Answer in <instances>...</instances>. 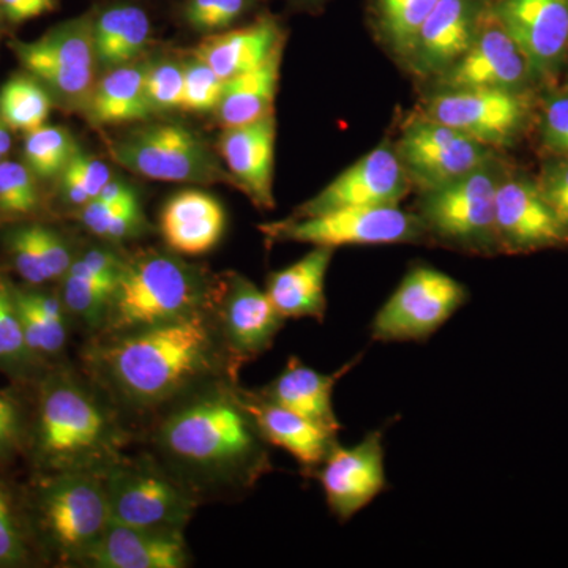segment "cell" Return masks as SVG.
I'll use <instances>...</instances> for the list:
<instances>
[{"label":"cell","mask_w":568,"mask_h":568,"mask_svg":"<svg viewBox=\"0 0 568 568\" xmlns=\"http://www.w3.org/2000/svg\"><path fill=\"white\" fill-rule=\"evenodd\" d=\"M357 361L358 358H354V362L336 369L332 375H324L306 366L301 358L290 357L283 372L267 386L260 388L257 394L275 405L286 407L315 424L339 433L342 425L335 416L332 396H334L336 383L353 368Z\"/></svg>","instance_id":"26"},{"label":"cell","mask_w":568,"mask_h":568,"mask_svg":"<svg viewBox=\"0 0 568 568\" xmlns=\"http://www.w3.org/2000/svg\"><path fill=\"white\" fill-rule=\"evenodd\" d=\"M272 242H297L325 248L424 244L428 235L417 213L388 207L339 209L313 216H291L260 226Z\"/></svg>","instance_id":"8"},{"label":"cell","mask_w":568,"mask_h":568,"mask_svg":"<svg viewBox=\"0 0 568 568\" xmlns=\"http://www.w3.org/2000/svg\"><path fill=\"white\" fill-rule=\"evenodd\" d=\"M82 365L125 417H156L197 388L239 381L242 368L224 345L212 305L174 323L92 336Z\"/></svg>","instance_id":"1"},{"label":"cell","mask_w":568,"mask_h":568,"mask_svg":"<svg viewBox=\"0 0 568 568\" xmlns=\"http://www.w3.org/2000/svg\"><path fill=\"white\" fill-rule=\"evenodd\" d=\"M58 3V0H0V17L11 24H22L51 13Z\"/></svg>","instance_id":"48"},{"label":"cell","mask_w":568,"mask_h":568,"mask_svg":"<svg viewBox=\"0 0 568 568\" xmlns=\"http://www.w3.org/2000/svg\"><path fill=\"white\" fill-rule=\"evenodd\" d=\"M3 160H7L6 156L0 155V162H3Z\"/></svg>","instance_id":"49"},{"label":"cell","mask_w":568,"mask_h":568,"mask_svg":"<svg viewBox=\"0 0 568 568\" xmlns=\"http://www.w3.org/2000/svg\"><path fill=\"white\" fill-rule=\"evenodd\" d=\"M540 130L545 148L568 159V82L545 103Z\"/></svg>","instance_id":"45"},{"label":"cell","mask_w":568,"mask_h":568,"mask_svg":"<svg viewBox=\"0 0 568 568\" xmlns=\"http://www.w3.org/2000/svg\"><path fill=\"white\" fill-rule=\"evenodd\" d=\"M496 235L500 253L537 252L568 244V233L541 196L537 183L503 178L496 193Z\"/></svg>","instance_id":"18"},{"label":"cell","mask_w":568,"mask_h":568,"mask_svg":"<svg viewBox=\"0 0 568 568\" xmlns=\"http://www.w3.org/2000/svg\"><path fill=\"white\" fill-rule=\"evenodd\" d=\"M242 402L268 446L287 452L305 474H316L328 452L338 444V432L268 402L257 390L242 387Z\"/></svg>","instance_id":"24"},{"label":"cell","mask_w":568,"mask_h":568,"mask_svg":"<svg viewBox=\"0 0 568 568\" xmlns=\"http://www.w3.org/2000/svg\"><path fill=\"white\" fill-rule=\"evenodd\" d=\"M112 178L111 168L103 160L78 149L58 178L59 200L78 212L95 200Z\"/></svg>","instance_id":"39"},{"label":"cell","mask_w":568,"mask_h":568,"mask_svg":"<svg viewBox=\"0 0 568 568\" xmlns=\"http://www.w3.org/2000/svg\"><path fill=\"white\" fill-rule=\"evenodd\" d=\"M226 81L200 59L183 63L182 111L212 112L219 108Z\"/></svg>","instance_id":"42"},{"label":"cell","mask_w":568,"mask_h":568,"mask_svg":"<svg viewBox=\"0 0 568 568\" xmlns=\"http://www.w3.org/2000/svg\"><path fill=\"white\" fill-rule=\"evenodd\" d=\"M334 252V248L315 246L294 264L268 275L265 294L284 320L324 321L327 312L325 276Z\"/></svg>","instance_id":"28"},{"label":"cell","mask_w":568,"mask_h":568,"mask_svg":"<svg viewBox=\"0 0 568 568\" xmlns=\"http://www.w3.org/2000/svg\"><path fill=\"white\" fill-rule=\"evenodd\" d=\"M18 61L65 110H84L95 85L92 17L61 22L33 41L11 43Z\"/></svg>","instance_id":"10"},{"label":"cell","mask_w":568,"mask_h":568,"mask_svg":"<svg viewBox=\"0 0 568 568\" xmlns=\"http://www.w3.org/2000/svg\"><path fill=\"white\" fill-rule=\"evenodd\" d=\"M41 207V194L36 174L26 163L0 162V220L18 222L36 215Z\"/></svg>","instance_id":"40"},{"label":"cell","mask_w":568,"mask_h":568,"mask_svg":"<svg viewBox=\"0 0 568 568\" xmlns=\"http://www.w3.org/2000/svg\"><path fill=\"white\" fill-rule=\"evenodd\" d=\"M413 189L395 145L381 144L334 179L293 216H313L339 209L398 205Z\"/></svg>","instance_id":"15"},{"label":"cell","mask_w":568,"mask_h":568,"mask_svg":"<svg viewBox=\"0 0 568 568\" xmlns=\"http://www.w3.org/2000/svg\"><path fill=\"white\" fill-rule=\"evenodd\" d=\"M462 283L432 265L410 268L373 317L372 338L383 343L425 342L466 304Z\"/></svg>","instance_id":"11"},{"label":"cell","mask_w":568,"mask_h":568,"mask_svg":"<svg viewBox=\"0 0 568 568\" xmlns=\"http://www.w3.org/2000/svg\"><path fill=\"white\" fill-rule=\"evenodd\" d=\"M33 462L43 476L100 474L125 455L126 417L88 376L55 366L41 376L31 429Z\"/></svg>","instance_id":"3"},{"label":"cell","mask_w":568,"mask_h":568,"mask_svg":"<svg viewBox=\"0 0 568 568\" xmlns=\"http://www.w3.org/2000/svg\"><path fill=\"white\" fill-rule=\"evenodd\" d=\"M315 476L331 514L349 521L386 489L383 433H368L353 447L335 444Z\"/></svg>","instance_id":"17"},{"label":"cell","mask_w":568,"mask_h":568,"mask_svg":"<svg viewBox=\"0 0 568 568\" xmlns=\"http://www.w3.org/2000/svg\"><path fill=\"white\" fill-rule=\"evenodd\" d=\"M77 219L89 233L108 244L141 237L149 230L140 196L122 203L93 200L77 212Z\"/></svg>","instance_id":"35"},{"label":"cell","mask_w":568,"mask_h":568,"mask_svg":"<svg viewBox=\"0 0 568 568\" xmlns=\"http://www.w3.org/2000/svg\"><path fill=\"white\" fill-rule=\"evenodd\" d=\"M51 93L32 74H17L0 89V118L14 132L29 133L47 125L52 106Z\"/></svg>","instance_id":"34"},{"label":"cell","mask_w":568,"mask_h":568,"mask_svg":"<svg viewBox=\"0 0 568 568\" xmlns=\"http://www.w3.org/2000/svg\"><path fill=\"white\" fill-rule=\"evenodd\" d=\"M503 178L491 160L458 181L422 192L417 215L429 241L484 256L500 253L496 193Z\"/></svg>","instance_id":"7"},{"label":"cell","mask_w":568,"mask_h":568,"mask_svg":"<svg viewBox=\"0 0 568 568\" xmlns=\"http://www.w3.org/2000/svg\"><path fill=\"white\" fill-rule=\"evenodd\" d=\"M493 7L528 58L534 77L555 74L568 50V0H497Z\"/></svg>","instance_id":"19"},{"label":"cell","mask_w":568,"mask_h":568,"mask_svg":"<svg viewBox=\"0 0 568 568\" xmlns=\"http://www.w3.org/2000/svg\"><path fill=\"white\" fill-rule=\"evenodd\" d=\"M444 89H507L525 92L534 80L525 52L489 2L481 13L476 39L458 62L439 74Z\"/></svg>","instance_id":"16"},{"label":"cell","mask_w":568,"mask_h":568,"mask_svg":"<svg viewBox=\"0 0 568 568\" xmlns=\"http://www.w3.org/2000/svg\"><path fill=\"white\" fill-rule=\"evenodd\" d=\"M78 151L69 130L43 125L26 133L24 163L37 179H58Z\"/></svg>","instance_id":"38"},{"label":"cell","mask_w":568,"mask_h":568,"mask_svg":"<svg viewBox=\"0 0 568 568\" xmlns=\"http://www.w3.org/2000/svg\"><path fill=\"white\" fill-rule=\"evenodd\" d=\"M111 521L138 528L185 530L201 499L153 455H123L99 474Z\"/></svg>","instance_id":"6"},{"label":"cell","mask_w":568,"mask_h":568,"mask_svg":"<svg viewBox=\"0 0 568 568\" xmlns=\"http://www.w3.org/2000/svg\"><path fill=\"white\" fill-rule=\"evenodd\" d=\"M252 6V0H185L182 17L193 31L205 33L230 29Z\"/></svg>","instance_id":"43"},{"label":"cell","mask_w":568,"mask_h":568,"mask_svg":"<svg viewBox=\"0 0 568 568\" xmlns=\"http://www.w3.org/2000/svg\"><path fill=\"white\" fill-rule=\"evenodd\" d=\"M149 63L132 62L104 71L93 85L85 111L97 125L145 122L155 115L145 95Z\"/></svg>","instance_id":"31"},{"label":"cell","mask_w":568,"mask_h":568,"mask_svg":"<svg viewBox=\"0 0 568 568\" xmlns=\"http://www.w3.org/2000/svg\"><path fill=\"white\" fill-rule=\"evenodd\" d=\"M190 560L183 530L138 528L111 521L82 567L185 568Z\"/></svg>","instance_id":"23"},{"label":"cell","mask_w":568,"mask_h":568,"mask_svg":"<svg viewBox=\"0 0 568 568\" xmlns=\"http://www.w3.org/2000/svg\"><path fill=\"white\" fill-rule=\"evenodd\" d=\"M31 537L28 514L21 510L11 489L0 481V568L28 566Z\"/></svg>","instance_id":"41"},{"label":"cell","mask_w":568,"mask_h":568,"mask_svg":"<svg viewBox=\"0 0 568 568\" xmlns=\"http://www.w3.org/2000/svg\"><path fill=\"white\" fill-rule=\"evenodd\" d=\"M11 268L29 286L59 283L77 252L59 231L47 224L22 223L7 231L3 239Z\"/></svg>","instance_id":"29"},{"label":"cell","mask_w":568,"mask_h":568,"mask_svg":"<svg viewBox=\"0 0 568 568\" xmlns=\"http://www.w3.org/2000/svg\"><path fill=\"white\" fill-rule=\"evenodd\" d=\"M308 2H316V0H308Z\"/></svg>","instance_id":"50"},{"label":"cell","mask_w":568,"mask_h":568,"mask_svg":"<svg viewBox=\"0 0 568 568\" xmlns=\"http://www.w3.org/2000/svg\"><path fill=\"white\" fill-rule=\"evenodd\" d=\"M145 95L155 114L182 110L183 63H149L145 73Z\"/></svg>","instance_id":"44"},{"label":"cell","mask_w":568,"mask_h":568,"mask_svg":"<svg viewBox=\"0 0 568 568\" xmlns=\"http://www.w3.org/2000/svg\"><path fill=\"white\" fill-rule=\"evenodd\" d=\"M282 54L283 48H280L263 65L226 81L222 100L215 110L216 121L223 129L263 121L275 114Z\"/></svg>","instance_id":"33"},{"label":"cell","mask_w":568,"mask_h":568,"mask_svg":"<svg viewBox=\"0 0 568 568\" xmlns=\"http://www.w3.org/2000/svg\"><path fill=\"white\" fill-rule=\"evenodd\" d=\"M123 254L110 245H93L77 252L69 271L59 282V294L71 321L99 334L106 320L112 295L121 276Z\"/></svg>","instance_id":"21"},{"label":"cell","mask_w":568,"mask_h":568,"mask_svg":"<svg viewBox=\"0 0 568 568\" xmlns=\"http://www.w3.org/2000/svg\"><path fill=\"white\" fill-rule=\"evenodd\" d=\"M14 304L24 331L26 342L33 357L47 366L50 358H58L69 342L71 317L59 291L47 286H17L11 283Z\"/></svg>","instance_id":"30"},{"label":"cell","mask_w":568,"mask_h":568,"mask_svg":"<svg viewBox=\"0 0 568 568\" xmlns=\"http://www.w3.org/2000/svg\"><path fill=\"white\" fill-rule=\"evenodd\" d=\"M226 212L212 194L185 190L174 194L160 213V233L171 252L203 256L222 241Z\"/></svg>","instance_id":"25"},{"label":"cell","mask_w":568,"mask_h":568,"mask_svg":"<svg viewBox=\"0 0 568 568\" xmlns=\"http://www.w3.org/2000/svg\"><path fill=\"white\" fill-rule=\"evenodd\" d=\"M537 186L568 233V159L547 164Z\"/></svg>","instance_id":"46"},{"label":"cell","mask_w":568,"mask_h":568,"mask_svg":"<svg viewBox=\"0 0 568 568\" xmlns=\"http://www.w3.org/2000/svg\"><path fill=\"white\" fill-rule=\"evenodd\" d=\"M24 436L26 420L20 403L9 392L0 390V462L17 454Z\"/></svg>","instance_id":"47"},{"label":"cell","mask_w":568,"mask_h":568,"mask_svg":"<svg viewBox=\"0 0 568 568\" xmlns=\"http://www.w3.org/2000/svg\"><path fill=\"white\" fill-rule=\"evenodd\" d=\"M275 114L263 121L223 129L216 149L235 185L257 207L274 209Z\"/></svg>","instance_id":"22"},{"label":"cell","mask_w":568,"mask_h":568,"mask_svg":"<svg viewBox=\"0 0 568 568\" xmlns=\"http://www.w3.org/2000/svg\"><path fill=\"white\" fill-rule=\"evenodd\" d=\"M215 278L171 250H142L125 256L106 320L108 336L155 327L209 308Z\"/></svg>","instance_id":"4"},{"label":"cell","mask_w":568,"mask_h":568,"mask_svg":"<svg viewBox=\"0 0 568 568\" xmlns=\"http://www.w3.org/2000/svg\"><path fill=\"white\" fill-rule=\"evenodd\" d=\"M148 13L132 3L108 7L92 17V40L97 65L104 70L136 62L151 43Z\"/></svg>","instance_id":"32"},{"label":"cell","mask_w":568,"mask_h":568,"mask_svg":"<svg viewBox=\"0 0 568 568\" xmlns=\"http://www.w3.org/2000/svg\"><path fill=\"white\" fill-rule=\"evenodd\" d=\"M29 528L62 566H81L110 526L102 478L92 473L41 476L28 508Z\"/></svg>","instance_id":"5"},{"label":"cell","mask_w":568,"mask_h":568,"mask_svg":"<svg viewBox=\"0 0 568 568\" xmlns=\"http://www.w3.org/2000/svg\"><path fill=\"white\" fill-rule=\"evenodd\" d=\"M395 148L420 192L458 181L495 160L489 145L424 115L406 125Z\"/></svg>","instance_id":"12"},{"label":"cell","mask_w":568,"mask_h":568,"mask_svg":"<svg viewBox=\"0 0 568 568\" xmlns=\"http://www.w3.org/2000/svg\"><path fill=\"white\" fill-rule=\"evenodd\" d=\"M282 29L272 18H261L242 29L211 33L193 50V58L211 67L224 81L263 65L283 48Z\"/></svg>","instance_id":"27"},{"label":"cell","mask_w":568,"mask_h":568,"mask_svg":"<svg viewBox=\"0 0 568 568\" xmlns=\"http://www.w3.org/2000/svg\"><path fill=\"white\" fill-rule=\"evenodd\" d=\"M529 115L525 92L507 89H444L429 97L424 118L457 129L481 144H510Z\"/></svg>","instance_id":"13"},{"label":"cell","mask_w":568,"mask_h":568,"mask_svg":"<svg viewBox=\"0 0 568 568\" xmlns=\"http://www.w3.org/2000/svg\"><path fill=\"white\" fill-rule=\"evenodd\" d=\"M43 368L26 342L11 283L0 278V372L17 381H29Z\"/></svg>","instance_id":"36"},{"label":"cell","mask_w":568,"mask_h":568,"mask_svg":"<svg viewBox=\"0 0 568 568\" xmlns=\"http://www.w3.org/2000/svg\"><path fill=\"white\" fill-rule=\"evenodd\" d=\"M155 418L152 455L201 500L239 496L271 473V446L242 402L239 381H216Z\"/></svg>","instance_id":"2"},{"label":"cell","mask_w":568,"mask_h":568,"mask_svg":"<svg viewBox=\"0 0 568 568\" xmlns=\"http://www.w3.org/2000/svg\"><path fill=\"white\" fill-rule=\"evenodd\" d=\"M114 162L159 182L212 183L227 178L200 134L178 123H149L111 142Z\"/></svg>","instance_id":"9"},{"label":"cell","mask_w":568,"mask_h":568,"mask_svg":"<svg viewBox=\"0 0 568 568\" xmlns=\"http://www.w3.org/2000/svg\"><path fill=\"white\" fill-rule=\"evenodd\" d=\"M488 0H439L405 61L420 77H439L469 50Z\"/></svg>","instance_id":"20"},{"label":"cell","mask_w":568,"mask_h":568,"mask_svg":"<svg viewBox=\"0 0 568 568\" xmlns=\"http://www.w3.org/2000/svg\"><path fill=\"white\" fill-rule=\"evenodd\" d=\"M439 0H376L377 24L395 54L406 59Z\"/></svg>","instance_id":"37"},{"label":"cell","mask_w":568,"mask_h":568,"mask_svg":"<svg viewBox=\"0 0 568 568\" xmlns=\"http://www.w3.org/2000/svg\"><path fill=\"white\" fill-rule=\"evenodd\" d=\"M212 308L224 345L241 366L267 353L286 321L265 291L237 272L216 276Z\"/></svg>","instance_id":"14"}]
</instances>
